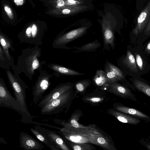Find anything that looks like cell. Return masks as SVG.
Masks as SVG:
<instances>
[{
    "label": "cell",
    "mask_w": 150,
    "mask_h": 150,
    "mask_svg": "<svg viewBox=\"0 0 150 150\" xmlns=\"http://www.w3.org/2000/svg\"><path fill=\"white\" fill-rule=\"evenodd\" d=\"M5 11L10 18L12 19L13 18V14L11 8L8 6L5 5L4 6Z\"/></svg>",
    "instance_id": "cell-31"
},
{
    "label": "cell",
    "mask_w": 150,
    "mask_h": 150,
    "mask_svg": "<svg viewBox=\"0 0 150 150\" xmlns=\"http://www.w3.org/2000/svg\"><path fill=\"white\" fill-rule=\"evenodd\" d=\"M107 112L115 117L118 120L123 123L137 125L141 122L139 118L119 112L114 109H108L107 110Z\"/></svg>",
    "instance_id": "cell-17"
},
{
    "label": "cell",
    "mask_w": 150,
    "mask_h": 150,
    "mask_svg": "<svg viewBox=\"0 0 150 150\" xmlns=\"http://www.w3.org/2000/svg\"><path fill=\"white\" fill-rule=\"evenodd\" d=\"M14 2L18 5H22L23 4V0H14Z\"/></svg>",
    "instance_id": "cell-34"
},
{
    "label": "cell",
    "mask_w": 150,
    "mask_h": 150,
    "mask_svg": "<svg viewBox=\"0 0 150 150\" xmlns=\"http://www.w3.org/2000/svg\"><path fill=\"white\" fill-rule=\"evenodd\" d=\"M73 88L67 91L57 98L41 108L40 114L43 115H51L63 112L66 113L73 100Z\"/></svg>",
    "instance_id": "cell-4"
},
{
    "label": "cell",
    "mask_w": 150,
    "mask_h": 150,
    "mask_svg": "<svg viewBox=\"0 0 150 150\" xmlns=\"http://www.w3.org/2000/svg\"><path fill=\"white\" fill-rule=\"evenodd\" d=\"M105 89L107 91L123 98L137 101L135 95L130 88L121 83H109L108 86Z\"/></svg>",
    "instance_id": "cell-13"
},
{
    "label": "cell",
    "mask_w": 150,
    "mask_h": 150,
    "mask_svg": "<svg viewBox=\"0 0 150 150\" xmlns=\"http://www.w3.org/2000/svg\"><path fill=\"white\" fill-rule=\"evenodd\" d=\"M68 2L69 3L71 4H74L76 2L74 0H68Z\"/></svg>",
    "instance_id": "cell-37"
},
{
    "label": "cell",
    "mask_w": 150,
    "mask_h": 150,
    "mask_svg": "<svg viewBox=\"0 0 150 150\" xmlns=\"http://www.w3.org/2000/svg\"><path fill=\"white\" fill-rule=\"evenodd\" d=\"M69 142L70 147L74 150H93L96 149L95 147L89 144L90 143H76Z\"/></svg>",
    "instance_id": "cell-28"
},
{
    "label": "cell",
    "mask_w": 150,
    "mask_h": 150,
    "mask_svg": "<svg viewBox=\"0 0 150 150\" xmlns=\"http://www.w3.org/2000/svg\"><path fill=\"white\" fill-rule=\"evenodd\" d=\"M70 12L69 9H65L63 10L62 11V13L64 14H68Z\"/></svg>",
    "instance_id": "cell-36"
},
{
    "label": "cell",
    "mask_w": 150,
    "mask_h": 150,
    "mask_svg": "<svg viewBox=\"0 0 150 150\" xmlns=\"http://www.w3.org/2000/svg\"><path fill=\"white\" fill-rule=\"evenodd\" d=\"M117 61L119 68L126 76L134 78L141 76L139 74L134 57L129 45L127 46L126 54L117 59Z\"/></svg>",
    "instance_id": "cell-5"
},
{
    "label": "cell",
    "mask_w": 150,
    "mask_h": 150,
    "mask_svg": "<svg viewBox=\"0 0 150 150\" xmlns=\"http://www.w3.org/2000/svg\"><path fill=\"white\" fill-rule=\"evenodd\" d=\"M22 54L18 58L16 65H14L13 69L15 73L19 74L23 72L31 80L35 74V71L40 69L42 62L39 58L41 55V50L38 45L32 48H27L22 51Z\"/></svg>",
    "instance_id": "cell-2"
},
{
    "label": "cell",
    "mask_w": 150,
    "mask_h": 150,
    "mask_svg": "<svg viewBox=\"0 0 150 150\" xmlns=\"http://www.w3.org/2000/svg\"><path fill=\"white\" fill-rule=\"evenodd\" d=\"M7 77L13 91L15 98L19 102L22 113L21 122L26 124L33 123L38 124V122L33 121L32 119L37 116H32L27 106L26 98V90L28 87L18 76V74H13L9 69L6 70Z\"/></svg>",
    "instance_id": "cell-3"
},
{
    "label": "cell",
    "mask_w": 150,
    "mask_h": 150,
    "mask_svg": "<svg viewBox=\"0 0 150 150\" xmlns=\"http://www.w3.org/2000/svg\"><path fill=\"white\" fill-rule=\"evenodd\" d=\"M45 133L48 137L52 145L57 150H70L64 139L57 131L51 130L42 127Z\"/></svg>",
    "instance_id": "cell-15"
},
{
    "label": "cell",
    "mask_w": 150,
    "mask_h": 150,
    "mask_svg": "<svg viewBox=\"0 0 150 150\" xmlns=\"http://www.w3.org/2000/svg\"><path fill=\"white\" fill-rule=\"evenodd\" d=\"M57 4L59 6H62L64 4V2L63 0H57Z\"/></svg>",
    "instance_id": "cell-33"
},
{
    "label": "cell",
    "mask_w": 150,
    "mask_h": 150,
    "mask_svg": "<svg viewBox=\"0 0 150 150\" xmlns=\"http://www.w3.org/2000/svg\"><path fill=\"white\" fill-rule=\"evenodd\" d=\"M19 146L25 150H41L43 144L27 133L21 132L19 138Z\"/></svg>",
    "instance_id": "cell-14"
},
{
    "label": "cell",
    "mask_w": 150,
    "mask_h": 150,
    "mask_svg": "<svg viewBox=\"0 0 150 150\" xmlns=\"http://www.w3.org/2000/svg\"><path fill=\"white\" fill-rule=\"evenodd\" d=\"M0 67L6 70L9 69L10 67H12L15 65L14 62L9 60L4 50L0 46Z\"/></svg>",
    "instance_id": "cell-27"
},
{
    "label": "cell",
    "mask_w": 150,
    "mask_h": 150,
    "mask_svg": "<svg viewBox=\"0 0 150 150\" xmlns=\"http://www.w3.org/2000/svg\"><path fill=\"white\" fill-rule=\"evenodd\" d=\"M74 84L68 82L59 84L51 90L38 103L37 106L40 108L59 97L67 91L73 88Z\"/></svg>",
    "instance_id": "cell-12"
},
{
    "label": "cell",
    "mask_w": 150,
    "mask_h": 150,
    "mask_svg": "<svg viewBox=\"0 0 150 150\" xmlns=\"http://www.w3.org/2000/svg\"><path fill=\"white\" fill-rule=\"evenodd\" d=\"M104 71L108 83L120 82L136 91L132 84L127 80L126 76L120 69L107 60L104 65Z\"/></svg>",
    "instance_id": "cell-8"
},
{
    "label": "cell",
    "mask_w": 150,
    "mask_h": 150,
    "mask_svg": "<svg viewBox=\"0 0 150 150\" xmlns=\"http://www.w3.org/2000/svg\"><path fill=\"white\" fill-rule=\"evenodd\" d=\"M101 46V44L97 40H96L93 42L84 45L81 47H74L72 48L77 50L74 52L76 53L81 52L95 51Z\"/></svg>",
    "instance_id": "cell-25"
},
{
    "label": "cell",
    "mask_w": 150,
    "mask_h": 150,
    "mask_svg": "<svg viewBox=\"0 0 150 150\" xmlns=\"http://www.w3.org/2000/svg\"><path fill=\"white\" fill-rule=\"evenodd\" d=\"M86 28H79L57 37L52 43L53 47L67 49H73L72 47H67L66 45L83 35L86 33Z\"/></svg>",
    "instance_id": "cell-11"
},
{
    "label": "cell",
    "mask_w": 150,
    "mask_h": 150,
    "mask_svg": "<svg viewBox=\"0 0 150 150\" xmlns=\"http://www.w3.org/2000/svg\"><path fill=\"white\" fill-rule=\"evenodd\" d=\"M83 115V114L81 110H76L72 114L70 118L67 122H62L63 123L75 127H84L87 126L81 125L79 123V120L80 118Z\"/></svg>",
    "instance_id": "cell-24"
},
{
    "label": "cell",
    "mask_w": 150,
    "mask_h": 150,
    "mask_svg": "<svg viewBox=\"0 0 150 150\" xmlns=\"http://www.w3.org/2000/svg\"><path fill=\"white\" fill-rule=\"evenodd\" d=\"M94 144L98 145L104 149L117 150L114 142L107 136L103 134L96 136Z\"/></svg>",
    "instance_id": "cell-21"
},
{
    "label": "cell",
    "mask_w": 150,
    "mask_h": 150,
    "mask_svg": "<svg viewBox=\"0 0 150 150\" xmlns=\"http://www.w3.org/2000/svg\"><path fill=\"white\" fill-rule=\"evenodd\" d=\"M150 18V1L139 15L135 26L129 34L130 42L136 45L143 34Z\"/></svg>",
    "instance_id": "cell-6"
},
{
    "label": "cell",
    "mask_w": 150,
    "mask_h": 150,
    "mask_svg": "<svg viewBox=\"0 0 150 150\" xmlns=\"http://www.w3.org/2000/svg\"><path fill=\"white\" fill-rule=\"evenodd\" d=\"M47 67L54 71V74H57L59 76L64 75L70 76H82L85 74L81 73L72 69L63 67L59 64H49Z\"/></svg>",
    "instance_id": "cell-19"
},
{
    "label": "cell",
    "mask_w": 150,
    "mask_h": 150,
    "mask_svg": "<svg viewBox=\"0 0 150 150\" xmlns=\"http://www.w3.org/2000/svg\"><path fill=\"white\" fill-rule=\"evenodd\" d=\"M63 127H58V132L65 140L76 143L94 144L96 136L103 134L95 124L84 127H75L62 122Z\"/></svg>",
    "instance_id": "cell-1"
},
{
    "label": "cell",
    "mask_w": 150,
    "mask_h": 150,
    "mask_svg": "<svg viewBox=\"0 0 150 150\" xmlns=\"http://www.w3.org/2000/svg\"><path fill=\"white\" fill-rule=\"evenodd\" d=\"M113 108L114 109L119 112L150 122V117L138 110L126 106L120 103H115Z\"/></svg>",
    "instance_id": "cell-16"
},
{
    "label": "cell",
    "mask_w": 150,
    "mask_h": 150,
    "mask_svg": "<svg viewBox=\"0 0 150 150\" xmlns=\"http://www.w3.org/2000/svg\"><path fill=\"white\" fill-rule=\"evenodd\" d=\"M134 88L138 91L144 93L150 98V84L141 77H129Z\"/></svg>",
    "instance_id": "cell-18"
},
{
    "label": "cell",
    "mask_w": 150,
    "mask_h": 150,
    "mask_svg": "<svg viewBox=\"0 0 150 150\" xmlns=\"http://www.w3.org/2000/svg\"><path fill=\"white\" fill-rule=\"evenodd\" d=\"M143 44L129 45L136 62L139 74L142 76L150 70V60L145 53Z\"/></svg>",
    "instance_id": "cell-9"
},
{
    "label": "cell",
    "mask_w": 150,
    "mask_h": 150,
    "mask_svg": "<svg viewBox=\"0 0 150 150\" xmlns=\"http://www.w3.org/2000/svg\"><path fill=\"white\" fill-rule=\"evenodd\" d=\"M30 131L40 141L44 143L52 150H57L53 146L48 137L39 125H35V128H31Z\"/></svg>",
    "instance_id": "cell-20"
},
{
    "label": "cell",
    "mask_w": 150,
    "mask_h": 150,
    "mask_svg": "<svg viewBox=\"0 0 150 150\" xmlns=\"http://www.w3.org/2000/svg\"><path fill=\"white\" fill-rule=\"evenodd\" d=\"M0 106L10 108L22 115L19 102L11 94L1 78L0 79Z\"/></svg>",
    "instance_id": "cell-10"
},
{
    "label": "cell",
    "mask_w": 150,
    "mask_h": 150,
    "mask_svg": "<svg viewBox=\"0 0 150 150\" xmlns=\"http://www.w3.org/2000/svg\"><path fill=\"white\" fill-rule=\"evenodd\" d=\"M93 80L97 86L105 89L108 86V83L104 70L98 69L96 71Z\"/></svg>",
    "instance_id": "cell-23"
},
{
    "label": "cell",
    "mask_w": 150,
    "mask_h": 150,
    "mask_svg": "<svg viewBox=\"0 0 150 150\" xmlns=\"http://www.w3.org/2000/svg\"><path fill=\"white\" fill-rule=\"evenodd\" d=\"M140 142L147 149L150 150V140L145 139H141Z\"/></svg>",
    "instance_id": "cell-32"
},
{
    "label": "cell",
    "mask_w": 150,
    "mask_h": 150,
    "mask_svg": "<svg viewBox=\"0 0 150 150\" xmlns=\"http://www.w3.org/2000/svg\"><path fill=\"white\" fill-rule=\"evenodd\" d=\"M0 42L1 45L7 58L10 61L14 62L13 58L11 56L9 51V49H11L13 51L15 50L12 41L7 36L1 33Z\"/></svg>",
    "instance_id": "cell-22"
},
{
    "label": "cell",
    "mask_w": 150,
    "mask_h": 150,
    "mask_svg": "<svg viewBox=\"0 0 150 150\" xmlns=\"http://www.w3.org/2000/svg\"><path fill=\"white\" fill-rule=\"evenodd\" d=\"M52 76L46 71L42 70L38 76L35 84L33 87V103L37 105L42 98L51 83L50 79Z\"/></svg>",
    "instance_id": "cell-7"
},
{
    "label": "cell",
    "mask_w": 150,
    "mask_h": 150,
    "mask_svg": "<svg viewBox=\"0 0 150 150\" xmlns=\"http://www.w3.org/2000/svg\"><path fill=\"white\" fill-rule=\"evenodd\" d=\"M144 51L147 56H150V39L143 45Z\"/></svg>",
    "instance_id": "cell-30"
},
{
    "label": "cell",
    "mask_w": 150,
    "mask_h": 150,
    "mask_svg": "<svg viewBox=\"0 0 150 150\" xmlns=\"http://www.w3.org/2000/svg\"><path fill=\"white\" fill-rule=\"evenodd\" d=\"M102 98H94L91 99V100L94 102H98V101H101Z\"/></svg>",
    "instance_id": "cell-35"
},
{
    "label": "cell",
    "mask_w": 150,
    "mask_h": 150,
    "mask_svg": "<svg viewBox=\"0 0 150 150\" xmlns=\"http://www.w3.org/2000/svg\"><path fill=\"white\" fill-rule=\"evenodd\" d=\"M91 83V80L88 79H83L76 82L74 85L76 91L73 94V100H74L77 93L85 91L87 88L90 86Z\"/></svg>",
    "instance_id": "cell-26"
},
{
    "label": "cell",
    "mask_w": 150,
    "mask_h": 150,
    "mask_svg": "<svg viewBox=\"0 0 150 150\" xmlns=\"http://www.w3.org/2000/svg\"><path fill=\"white\" fill-rule=\"evenodd\" d=\"M150 37V18L143 34L139 39L137 44H143Z\"/></svg>",
    "instance_id": "cell-29"
}]
</instances>
